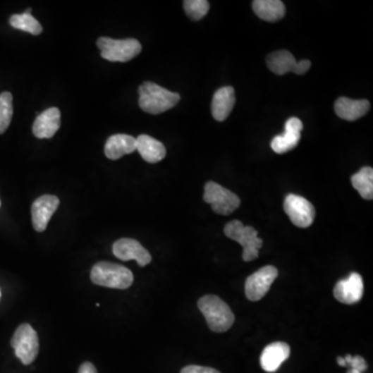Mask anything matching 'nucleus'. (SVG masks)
I'll use <instances>...</instances> for the list:
<instances>
[{"instance_id": "nucleus-1", "label": "nucleus", "mask_w": 373, "mask_h": 373, "mask_svg": "<svg viewBox=\"0 0 373 373\" xmlns=\"http://www.w3.org/2000/svg\"><path fill=\"white\" fill-rule=\"evenodd\" d=\"M138 92L141 109L154 116L171 109L181 100L180 94L149 81L141 85Z\"/></svg>"}, {"instance_id": "nucleus-2", "label": "nucleus", "mask_w": 373, "mask_h": 373, "mask_svg": "<svg viewBox=\"0 0 373 373\" xmlns=\"http://www.w3.org/2000/svg\"><path fill=\"white\" fill-rule=\"evenodd\" d=\"M198 308L202 311L207 319V326L213 332H226L235 322L233 311L217 295H204L198 301Z\"/></svg>"}, {"instance_id": "nucleus-3", "label": "nucleus", "mask_w": 373, "mask_h": 373, "mask_svg": "<svg viewBox=\"0 0 373 373\" xmlns=\"http://www.w3.org/2000/svg\"><path fill=\"white\" fill-rule=\"evenodd\" d=\"M90 279L92 283L104 288L126 289L133 284L134 276L121 264L101 262L92 268Z\"/></svg>"}, {"instance_id": "nucleus-4", "label": "nucleus", "mask_w": 373, "mask_h": 373, "mask_svg": "<svg viewBox=\"0 0 373 373\" xmlns=\"http://www.w3.org/2000/svg\"><path fill=\"white\" fill-rule=\"evenodd\" d=\"M224 233L227 238L238 242L243 247V259L252 262L259 255L262 240L258 238V231L253 227L245 226L240 221L233 220L225 225Z\"/></svg>"}, {"instance_id": "nucleus-5", "label": "nucleus", "mask_w": 373, "mask_h": 373, "mask_svg": "<svg viewBox=\"0 0 373 373\" xmlns=\"http://www.w3.org/2000/svg\"><path fill=\"white\" fill-rule=\"evenodd\" d=\"M97 46L101 50V56L114 63H127L142 50V46L135 39H114L102 37H99Z\"/></svg>"}, {"instance_id": "nucleus-6", "label": "nucleus", "mask_w": 373, "mask_h": 373, "mask_svg": "<svg viewBox=\"0 0 373 373\" xmlns=\"http://www.w3.org/2000/svg\"><path fill=\"white\" fill-rule=\"evenodd\" d=\"M11 346L14 348L18 359L24 365L32 364L39 354V337L35 329L28 324L18 326L11 341Z\"/></svg>"}, {"instance_id": "nucleus-7", "label": "nucleus", "mask_w": 373, "mask_h": 373, "mask_svg": "<svg viewBox=\"0 0 373 373\" xmlns=\"http://www.w3.org/2000/svg\"><path fill=\"white\" fill-rule=\"evenodd\" d=\"M204 200L207 204H211L216 214L223 216L231 215L240 204L237 194L215 182L205 184Z\"/></svg>"}, {"instance_id": "nucleus-8", "label": "nucleus", "mask_w": 373, "mask_h": 373, "mask_svg": "<svg viewBox=\"0 0 373 373\" xmlns=\"http://www.w3.org/2000/svg\"><path fill=\"white\" fill-rule=\"evenodd\" d=\"M284 211L293 224L300 228H307L314 220V207L306 198L295 194L286 196L284 200Z\"/></svg>"}, {"instance_id": "nucleus-9", "label": "nucleus", "mask_w": 373, "mask_h": 373, "mask_svg": "<svg viewBox=\"0 0 373 373\" xmlns=\"http://www.w3.org/2000/svg\"><path fill=\"white\" fill-rule=\"evenodd\" d=\"M278 277V270L273 266H267L247 278L245 293L247 299L256 302L262 300L270 291L271 284Z\"/></svg>"}, {"instance_id": "nucleus-10", "label": "nucleus", "mask_w": 373, "mask_h": 373, "mask_svg": "<svg viewBox=\"0 0 373 373\" xmlns=\"http://www.w3.org/2000/svg\"><path fill=\"white\" fill-rule=\"evenodd\" d=\"M267 66L270 71L276 75H284L288 73H295L298 75H303L308 72L311 68V63L309 61H301L298 63L295 56L286 50H280L271 53L267 59Z\"/></svg>"}, {"instance_id": "nucleus-11", "label": "nucleus", "mask_w": 373, "mask_h": 373, "mask_svg": "<svg viewBox=\"0 0 373 373\" xmlns=\"http://www.w3.org/2000/svg\"><path fill=\"white\" fill-rule=\"evenodd\" d=\"M114 255L121 260H136L140 267H145L152 262L149 251L133 238H121L112 247Z\"/></svg>"}, {"instance_id": "nucleus-12", "label": "nucleus", "mask_w": 373, "mask_h": 373, "mask_svg": "<svg viewBox=\"0 0 373 373\" xmlns=\"http://www.w3.org/2000/svg\"><path fill=\"white\" fill-rule=\"evenodd\" d=\"M364 284L362 276L352 273L346 279L340 280L334 288V297L340 303L353 305L361 301Z\"/></svg>"}, {"instance_id": "nucleus-13", "label": "nucleus", "mask_w": 373, "mask_h": 373, "mask_svg": "<svg viewBox=\"0 0 373 373\" xmlns=\"http://www.w3.org/2000/svg\"><path fill=\"white\" fill-rule=\"evenodd\" d=\"M302 130H303V123L299 118H289L286 123L284 134L276 136L271 140V149L276 154H286L295 149L301 140Z\"/></svg>"}, {"instance_id": "nucleus-14", "label": "nucleus", "mask_w": 373, "mask_h": 373, "mask_svg": "<svg viewBox=\"0 0 373 373\" xmlns=\"http://www.w3.org/2000/svg\"><path fill=\"white\" fill-rule=\"evenodd\" d=\"M59 205V200L54 195H43L35 200L32 207V224L35 231L39 233L46 231Z\"/></svg>"}, {"instance_id": "nucleus-15", "label": "nucleus", "mask_w": 373, "mask_h": 373, "mask_svg": "<svg viewBox=\"0 0 373 373\" xmlns=\"http://www.w3.org/2000/svg\"><path fill=\"white\" fill-rule=\"evenodd\" d=\"M291 348L286 342L269 344L260 356V366L267 372H275L288 359Z\"/></svg>"}, {"instance_id": "nucleus-16", "label": "nucleus", "mask_w": 373, "mask_h": 373, "mask_svg": "<svg viewBox=\"0 0 373 373\" xmlns=\"http://www.w3.org/2000/svg\"><path fill=\"white\" fill-rule=\"evenodd\" d=\"M61 127V111L59 108L51 107L42 112L35 118L32 132L37 138H52Z\"/></svg>"}, {"instance_id": "nucleus-17", "label": "nucleus", "mask_w": 373, "mask_h": 373, "mask_svg": "<svg viewBox=\"0 0 373 373\" xmlns=\"http://www.w3.org/2000/svg\"><path fill=\"white\" fill-rule=\"evenodd\" d=\"M236 104V92L231 86L221 87L214 94L212 114L218 121H224L233 111Z\"/></svg>"}, {"instance_id": "nucleus-18", "label": "nucleus", "mask_w": 373, "mask_h": 373, "mask_svg": "<svg viewBox=\"0 0 373 373\" xmlns=\"http://www.w3.org/2000/svg\"><path fill=\"white\" fill-rule=\"evenodd\" d=\"M136 151V138L127 134L110 136L105 145L106 157L110 160H118L125 154Z\"/></svg>"}, {"instance_id": "nucleus-19", "label": "nucleus", "mask_w": 373, "mask_h": 373, "mask_svg": "<svg viewBox=\"0 0 373 373\" xmlns=\"http://www.w3.org/2000/svg\"><path fill=\"white\" fill-rule=\"evenodd\" d=\"M335 112L344 121H355L367 114L370 103L367 100H352L348 98H339L335 102Z\"/></svg>"}, {"instance_id": "nucleus-20", "label": "nucleus", "mask_w": 373, "mask_h": 373, "mask_svg": "<svg viewBox=\"0 0 373 373\" xmlns=\"http://www.w3.org/2000/svg\"><path fill=\"white\" fill-rule=\"evenodd\" d=\"M136 151L143 160L149 163H158L166 156V149L160 141L149 135H140L136 138Z\"/></svg>"}, {"instance_id": "nucleus-21", "label": "nucleus", "mask_w": 373, "mask_h": 373, "mask_svg": "<svg viewBox=\"0 0 373 373\" xmlns=\"http://www.w3.org/2000/svg\"><path fill=\"white\" fill-rule=\"evenodd\" d=\"M252 8L255 14L264 21H279L286 15V6L280 0H255Z\"/></svg>"}, {"instance_id": "nucleus-22", "label": "nucleus", "mask_w": 373, "mask_h": 373, "mask_svg": "<svg viewBox=\"0 0 373 373\" xmlns=\"http://www.w3.org/2000/svg\"><path fill=\"white\" fill-rule=\"evenodd\" d=\"M353 187L359 192L362 198L372 200L373 198V169L372 167H363L352 176Z\"/></svg>"}, {"instance_id": "nucleus-23", "label": "nucleus", "mask_w": 373, "mask_h": 373, "mask_svg": "<svg viewBox=\"0 0 373 373\" xmlns=\"http://www.w3.org/2000/svg\"><path fill=\"white\" fill-rule=\"evenodd\" d=\"M10 24L12 27L22 32H30L34 35H39L43 32V27L35 18L32 17V8L26 10L23 14L13 15L10 18Z\"/></svg>"}, {"instance_id": "nucleus-24", "label": "nucleus", "mask_w": 373, "mask_h": 373, "mask_svg": "<svg viewBox=\"0 0 373 373\" xmlns=\"http://www.w3.org/2000/svg\"><path fill=\"white\" fill-rule=\"evenodd\" d=\"M13 118V96L11 92H4L0 94V134H4Z\"/></svg>"}, {"instance_id": "nucleus-25", "label": "nucleus", "mask_w": 373, "mask_h": 373, "mask_svg": "<svg viewBox=\"0 0 373 373\" xmlns=\"http://www.w3.org/2000/svg\"><path fill=\"white\" fill-rule=\"evenodd\" d=\"M185 12L194 21L207 16L209 10V2L207 0H186L184 1Z\"/></svg>"}, {"instance_id": "nucleus-26", "label": "nucleus", "mask_w": 373, "mask_h": 373, "mask_svg": "<svg viewBox=\"0 0 373 373\" xmlns=\"http://www.w3.org/2000/svg\"><path fill=\"white\" fill-rule=\"evenodd\" d=\"M344 360H346V365H350V367H352V369H356L360 372H364L367 370V363H366L364 357H362L361 356L353 357L350 356V355H346Z\"/></svg>"}, {"instance_id": "nucleus-27", "label": "nucleus", "mask_w": 373, "mask_h": 373, "mask_svg": "<svg viewBox=\"0 0 373 373\" xmlns=\"http://www.w3.org/2000/svg\"><path fill=\"white\" fill-rule=\"evenodd\" d=\"M181 373H221L218 370L211 367H204V366L190 365L183 368Z\"/></svg>"}, {"instance_id": "nucleus-28", "label": "nucleus", "mask_w": 373, "mask_h": 373, "mask_svg": "<svg viewBox=\"0 0 373 373\" xmlns=\"http://www.w3.org/2000/svg\"><path fill=\"white\" fill-rule=\"evenodd\" d=\"M78 373H98L94 364L90 363V362H85L79 368Z\"/></svg>"}, {"instance_id": "nucleus-29", "label": "nucleus", "mask_w": 373, "mask_h": 373, "mask_svg": "<svg viewBox=\"0 0 373 373\" xmlns=\"http://www.w3.org/2000/svg\"><path fill=\"white\" fill-rule=\"evenodd\" d=\"M337 362H338L339 366H341V367H346V360H344V357H337Z\"/></svg>"}, {"instance_id": "nucleus-30", "label": "nucleus", "mask_w": 373, "mask_h": 373, "mask_svg": "<svg viewBox=\"0 0 373 373\" xmlns=\"http://www.w3.org/2000/svg\"><path fill=\"white\" fill-rule=\"evenodd\" d=\"M348 373H362V372H357V370L356 369H350V370H348Z\"/></svg>"}, {"instance_id": "nucleus-31", "label": "nucleus", "mask_w": 373, "mask_h": 373, "mask_svg": "<svg viewBox=\"0 0 373 373\" xmlns=\"http://www.w3.org/2000/svg\"><path fill=\"white\" fill-rule=\"evenodd\" d=\"M0 295H1V293H0Z\"/></svg>"}, {"instance_id": "nucleus-32", "label": "nucleus", "mask_w": 373, "mask_h": 373, "mask_svg": "<svg viewBox=\"0 0 373 373\" xmlns=\"http://www.w3.org/2000/svg\"></svg>"}]
</instances>
